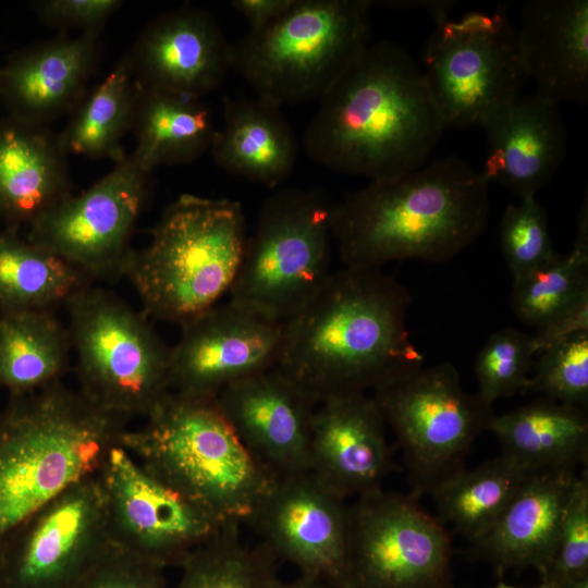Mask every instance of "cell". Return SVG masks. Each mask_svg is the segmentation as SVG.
Wrapping results in <instances>:
<instances>
[{
	"label": "cell",
	"mask_w": 588,
	"mask_h": 588,
	"mask_svg": "<svg viewBox=\"0 0 588 588\" xmlns=\"http://www.w3.org/2000/svg\"><path fill=\"white\" fill-rule=\"evenodd\" d=\"M407 289L380 269L344 267L283 321L275 369L318 403L365 393L422 366L406 317Z\"/></svg>",
	"instance_id": "obj_1"
},
{
	"label": "cell",
	"mask_w": 588,
	"mask_h": 588,
	"mask_svg": "<svg viewBox=\"0 0 588 588\" xmlns=\"http://www.w3.org/2000/svg\"><path fill=\"white\" fill-rule=\"evenodd\" d=\"M319 100L303 135L306 154L370 182L428 163L445 130L421 68L390 40L370 42Z\"/></svg>",
	"instance_id": "obj_2"
},
{
	"label": "cell",
	"mask_w": 588,
	"mask_h": 588,
	"mask_svg": "<svg viewBox=\"0 0 588 588\" xmlns=\"http://www.w3.org/2000/svg\"><path fill=\"white\" fill-rule=\"evenodd\" d=\"M488 184L480 171L455 156L371 181L332 205V236L341 261L380 269L391 261L454 258L488 224Z\"/></svg>",
	"instance_id": "obj_3"
},
{
	"label": "cell",
	"mask_w": 588,
	"mask_h": 588,
	"mask_svg": "<svg viewBox=\"0 0 588 588\" xmlns=\"http://www.w3.org/2000/svg\"><path fill=\"white\" fill-rule=\"evenodd\" d=\"M127 424L62 381L11 396L0 413V559L29 517L97 475Z\"/></svg>",
	"instance_id": "obj_4"
},
{
	"label": "cell",
	"mask_w": 588,
	"mask_h": 588,
	"mask_svg": "<svg viewBox=\"0 0 588 588\" xmlns=\"http://www.w3.org/2000/svg\"><path fill=\"white\" fill-rule=\"evenodd\" d=\"M120 444L222 524H246L277 480L242 444L216 397L170 391Z\"/></svg>",
	"instance_id": "obj_5"
},
{
	"label": "cell",
	"mask_w": 588,
	"mask_h": 588,
	"mask_svg": "<svg viewBox=\"0 0 588 588\" xmlns=\"http://www.w3.org/2000/svg\"><path fill=\"white\" fill-rule=\"evenodd\" d=\"M246 240L238 201L183 194L164 209L125 277L146 315L183 324L230 293Z\"/></svg>",
	"instance_id": "obj_6"
},
{
	"label": "cell",
	"mask_w": 588,
	"mask_h": 588,
	"mask_svg": "<svg viewBox=\"0 0 588 588\" xmlns=\"http://www.w3.org/2000/svg\"><path fill=\"white\" fill-rule=\"evenodd\" d=\"M371 8L370 0H295L232 44V69L280 108L320 99L369 46Z\"/></svg>",
	"instance_id": "obj_7"
},
{
	"label": "cell",
	"mask_w": 588,
	"mask_h": 588,
	"mask_svg": "<svg viewBox=\"0 0 588 588\" xmlns=\"http://www.w3.org/2000/svg\"><path fill=\"white\" fill-rule=\"evenodd\" d=\"M65 305L78 391L128 420L145 418L171 391L170 347L143 314L109 291L87 284Z\"/></svg>",
	"instance_id": "obj_8"
},
{
	"label": "cell",
	"mask_w": 588,
	"mask_h": 588,
	"mask_svg": "<svg viewBox=\"0 0 588 588\" xmlns=\"http://www.w3.org/2000/svg\"><path fill=\"white\" fill-rule=\"evenodd\" d=\"M331 211L316 191L271 195L246 240L231 301L282 322L299 311L331 273Z\"/></svg>",
	"instance_id": "obj_9"
},
{
	"label": "cell",
	"mask_w": 588,
	"mask_h": 588,
	"mask_svg": "<svg viewBox=\"0 0 588 588\" xmlns=\"http://www.w3.org/2000/svg\"><path fill=\"white\" fill-rule=\"evenodd\" d=\"M372 399L402 451L413 491L420 495L464 468L494 415L477 393L464 391L450 363L395 378L375 389Z\"/></svg>",
	"instance_id": "obj_10"
},
{
	"label": "cell",
	"mask_w": 588,
	"mask_h": 588,
	"mask_svg": "<svg viewBox=\"0 0 588 588\" xmlns=\"http://www.w3.org/2000/svg\"><path fill=\"white\" fill-rule=\"evenodd\" d=\"M422 64L444 128L482 127L523 94L527 81L516 27L501 11L437 22Z\"/></svg>",
	"instance_id": "obj_11"
},
{
	"label": "cell",
	"mask_w": 588,
	"mask_h": 588,
	"mask_svg": "<svg viewBox=\"0 0 588 588\" xmlns=\"http://www.w3.org/2000/svg\"><path fill=\"white\" fill-rule=\"evenodd\" d=\"M420 494L383 489L350 505L354 588H452V536Z\"/></svg>",
	"instance_id": "obj_12"
},
{
	"label": "cell",
	"mask_w": 588,
	"mask_h": 588,
	"mask_svg": "<svg viewBox=\"0 0 588 588\" xmlns=\"http://www.w3.org/2000/svg\"><path fill=\"white\" fill-rule=\"evenodd\" d=\"M151 172L131 155L79 194H70L28 225L27 240L54 253L89 279L125 277L131 237L147 204Z\"/></svg>",
	"instance_id": "obj_13"
},
{
	"label": "cell",
	"mask_w": 588,
	"mask_h": 588,
	"mask_svg": "<svg viewBox=\"0 0 588 588\" xmlns=\"http://www.w3.org/2000/svg\"><path fill=\"white\" fill-rule=\"evenodd\" d=\"M111 543L162 568L182 567L225 524L196 506L121 444L96 475Z\"/></svg>",
	"instance_id": "obj_14"
},
{
	"label": "cell",
	"mask_w": 588,
	"mask_h": 588,
	"mask_svg": "<svg viewBox=\"0 0 588 588\" xmlns=\"http://www.w3.org/2000/svg\"><path fill=\"white\" fill-rule=\"evenodd\" d=\"M111 544L96 476L29 517L0 559V588H74Z\"/></svg>",
	"instance_id": "obj_15"
},
{
	"label": "cell",
	"mask_w": 588,
	"mask_h": 588,
	"mask_svg": "<svg viewBox=\"0 0 588 588\" xmlns=\"http://www.w3.org/2000/svg\"><path fill=\"white\" fill-rule=\"evenodd\" d=\"M246 524L279 562L328 588H354L350 505L309 471L277 479Z\"/></svg>",
	"instance_id": "obj_16"
},
{
	"label": "cell",
	"mask_w": 588,
	"mask_h": 588,
	"mask_svg": "<svg viewBox=\"0 0 588 588\" xmlns=\"http://www.w3.org/2000/svg\"><path fill=\"white\" fill-rule=\"evenodd\" d=\"M170 347L173 392L216 397L226 385L275 367L283 344V322L229 301L181 324Z\"/></svg>",
	"instance_id": "obj_17"
},
{
	"label": "cell",
	"mask_w": 588,
	"mask_h": 588,
	"mask_svg": "<svg viewBox=\"0 0 588 588\" xmlns=\"http://www.w3.org/2000/svg\"><path fill=\"white\" fill-rule=\"evenodd\" d=\"M217 404L252 457L274 479L308 471L318 402L275 368L223 388Z\"/></svg>",
	"instance_id": "obj_18"
},
{
	"label": "cell",
	"mask_w": 588,
	"mask_h": 588,
	"mask_svg": "<svg viewBox=\"0 0 588 588\" xmlns=\"http://www.w3.org/2000/svg\"><path fill=\"white\" fill-rule=\"evenodd\" d=\"M125 54L138 86L200 99L232 69V44L212 14L194 7L152 20Z\"/></svg>",
	"instance_id": "obj_19"
},
{
	"label": "cell",
	"mask_w": 588,
	"mask_h": 588,
	"mask_svg": "<svg viewBox=\"0 0 588 588\" xmlns=\"http://www.w3.org/2000/svg\"><path fill=\"white\" fill-rule=\"evenodd\" d=\"M385 426L365 393L321 401L313 419L308 471L345 500L382 489L395 468Z\"/></svg>",
	"instance_id": "obj_20"
},
{
	"label": "cell",
	"mask_w": 588,
	"mask_h": 588,
	"mask_svg": "<svg viewBox=\"0 0 588 588\" xmlns=\"http://www.w3.org/2000/svg\"><path fill=\"white\" fill-rule=\"evenodd\" d=\"M99 45L100 33H60L14 51L0 65L8 115L47 125L70 114L88 89Z\"/></svg>",
	"instance_id": "obj_21"
},
{
	"label": "cell",
	"mask_w": 588,
	"mask_h": 588,
	"mask_svg": "<svg viewBox=\"0 0 588 588\" xmlns=\"http://www.w3.org/2000/svg\"><path fill=\"white\" fill-rule=\"evenodd\" d=\"M558 102L522 94L482 126L487 158L480 171L517 197L536 196L566 156V131Z\"/></svg>",
	"instance_id": "obj_22"
},
{
	"label": "cell",
	"mask_w": 588,
	"mask_h": 588,
	"mask_svg": "<svg viewBox=\"0 0 588 588\" xmlns=\"http://www.w3.org/2000/svg\"><path fill=\"white\" fill-rule=\"evenodd\" d=\"M576 469L527 474L491 529L470 542L467 556L488 563L502 578L509 569L535 568L540 576L555 553L561 519Z\"/></svg>",
	"instance_id": "obj_23"
},
{
	"label": "cell",
	"mask_w": 588,
	"mask_h": 588,
	"mask_svg": "<svg viewBox=\"0 0 588 588\" xmlns=\"http://www.w3.org/2000/svg\"><path fill=\"white\" fill-rule=\"evenodd\" d=\"M516 27L518 52L537 94L558 103L588 101V1L529 0Z\"/></svg>",
	"instance_id": "obj_24"
},
{
	"label": "cell",
	"mask_w": 588,
	"mask_h": 588,
	"mask_svg": "<svg viewBox=\"0 0 588 588\" xmlns=\"http://www.w3.org/2000/svg\"><path fill=\"white\" fill-rule=\"evenodd\" d=\"M70 194L58 135L47 125L0 119V217L8 228L28 226Z\"/></svg>",
	"instance_id": "obj_25"
},
{
	"label": "cell",
	"mask_w": 588,
	"mask_h": 588,
	"mask_svg": "<svg viewBox=\"0 0 588 588\" xmlns=\"http://www.w3.org/2000/svg\"><path fill=\"white\" fill-rule=\"evenodd\" d=\"M226 172L268 187L293 171L298 142L280 107L262 98H223V123L210 147Z\"/></svg>",
	"instance_id": "obj_26"
},
{
	"label": "cell",
	"mask_w": 588,
	"mask_h": 588,
	"mask_svg": "<svg viewBox=\"0 0 588 588\" xmlns=\"http://www.w3.org/2000/svg\"><path fill=\"white\" fill-rule=\"evenodd\" d=\"M488 431L501 455L528 471L576 469L588 461V419L584 409L541 396L501 415Z\"/></svg>",
	"instance_id": "obj_27"
},
{
	"label": "cell",
	"mask_w": 588,
	"mask_h": 588,
	"mask_svg": "<svg viewBox=\"0 0 588 588\" xmlns=\"http://www.w3.org/2000/svg\"><path fill=\"white\" fill-rule=\"evenodd\" d=\"M216 131L200 98L137 85L131 125L136 148L132 156L146 170L197 160L210 150Z\"/></svg>",
	"instance_id": "obj_28"
},
{
	"label": "cell",
	"mask_w": 588,
	"mask_h": 588,
	"mask_svg": "<svg viewBox=\"0 0 588 588\" xmlns=\"http://www.w3.org/2000/svg\"><path fill=\"white\" fill-rule=\"evenodd\" d=\"M70 347L68 329L50 310L0 313V389L16 396L61 382Z\"/></svg>",
	"instance_id": "obj_29"
},
{
	"label": "cell",
	"mask_w": 588,
	"mask_h": 588,
	"mask_svg": "<svg viewBox=\"0 0 588 588\" xmlns=\"http://www.w3.org/2000/svg\"><path fill=\"white\" fill-rule=\"evenodd\" d=\"M137 84L124 54L110 73L88 88L57 134L64 154L114 163L126 156L122 139L131 131Z\"/></svg>",
	"instance_id": "obj_30"
},
{
	"label": "cell",
	"mask_w": 588,
	"mask_h": 588,
	"mask_svg": "<svg viewBox=\"0 0 588 588\" xmlns=\"http://www.w3.org/2000/svg\"><path fill=\"white\" fill-rule=\"evenodd\" d=\"M89 278L54 253L8 228L0 231V313L51 310Z\"/></svg>",
	"instance_id": "obj_31"
},
{
	"label": "cell",
	"mask_w": 588,
	"mask_h": 588,
	"mask_svg": "<svg viewBox=\"0 0 588 588\" xmlns=\"http://www.w3.org/2000/svg\"><path fill=\"white\" fill-rule=\"evenodd\" d=\"M528 473L501 454L473 469L464 467L429 491L437 516L476 541L495 524Z\"/></svg>",
	"instance_id": "obj_32"
},
{
	"label": "cell",
	"mask_w": 588,
	"mask_h": 588,
	"mask_svg": "<svg viewBox=\"0 0 588 588\" xmlns=\"http://www.w3.org/2000/svg\"><path fill=\"white\" fill-rule=\"evenodd\" d=\"M241 526L228 523L197 547L175 588H272L280 578L279 561L260 541L246 543Z\"/></svg>",
	"instance_id": "obj_33"
},
{
	"label": "cell",
	"mask_w": 588,
	"mask_h": 588,
	"mask_svg": "<svg viewBox=\"0 0 588 588\" xmlns=\"http://www.w3.org/2000/svg\"><path fill=\"white\" fill-rule=\"evenodd\" d=\"M586 291H588L587 198L578 212L576 235L571 252L567 255L558 254L549 262L513 279V311L520 321L537 329Z\"/></svg>",
	"instance_id": "obj_34"
},
{
	"label": "cell",
	"mask_w": 588,
	"mask_h": 588,
	"mask_svg": "<svg viewBox=\"0 0 588 588\" xmlns=\"http://www.w3.org/2000/svg\"><path fill=\"white\" fill-rule=\"evenodd\" d=\"M536 354L532 335L513 328L493 332L475 360L479 397L492 406L499 399L527 391Z\"/></svg>",
	"instance_id": "obj_35"
},
{
	"label": "cell",
	"mask_w": 588,
	"mask_h": 588,
	"mask_svg": "<svg viewBox=\"0 0 588 588\" xmlns=\"http://www.w3.org/2000/svg\"><path fill=\"white\" fill-rule=\"evenodd\" d=\"M527 391L562 404H588V332L574 334L541 351Z\"/></svg>",
	"instance_id": "obj_36"
},
{
	"label": "cell",
	"mask_w": 588,
	"mask_h": 588,
	"mask_svg": "<svg viewBox=\"0 0 588 588\" xmlns=\"http://www.w3.org/2000/svg\"><path fill=\"white\" fill-rule=\"evenodd\" d=\"M500 246L513 279L552 260L558 253L550 236L546 208L536 196L510 204L500 222Z\"/></svg>",
	"instance_id": "obj_37"
},
{
	"label": "cell",
	"mask_w": 588,
	"mask_h": 588,
	"mask_svg": "<svg viewBox=\"0 0 588 588\" xmlns=\"http://www.w3.org/2000/svg\"><path fill=\"white\" fill-rule=\"evenodd\" d=\"M588 574V470L575 478L561 519L555 553L541 583L554 588Z\"/></svg>",
	"instance_id": "obj_38"
},
{
	"label": "cell",
	"mask_w": 588,
	"mask_h": 588,
	"mask_svg": "<svg viewBox=\"0 0 588 588\" xmlns=\"http://www.w3.org/2000/svg\"><path fill=\"white\" fill-rule=\"evenodd\" d=\"M74 588H167V580L164 568L111 543Z\"/></svg>",
	"instance_id": "obj_39"
},
{
	"label": "cell",
	"mask_w": 588,
	"mask_h": 588,
	"mask_svg": "<svg viewBox=\"0 0 588 588\" xmlns=\"http://www.w3.org/2000/svg\"><path fill=\"white\" fill-rule=\"evenodd\" d=\"M117 0H41L32 7L46 26L66 33H101L109 17L122 5Z\"/></svg>",
	"instance_id": "obj_40"
},
{
	"label": "cell",
	"mask_w": 588,
	"mask_h": 588,
	"mask_svg": "<svg viewBox=\"0 0 588 588\" xmlns=\"http://www.w3.org/2000/svg\"><path fill=\"white\" fill-rule=\"evenodd\" d=\"M588 332V291L536 329L532 335L537 354L574 334Z\"/></svg>",
	"instance_id": "obj_41"
},
{
	"label": "cell",
	"mask_w": 588,
	"mask_h": 588,
	"mask_svg": "<svg viewBox=\"0 0 588 588\" xmlns=\"http://www.w3.org/2000/svg\"><path fill=\"white\" fill-rule=\"evenodd\" d=\"M295 0H233L231 7L243 15L249 30L262 29L281 17Z\"/></svg>",
	"instance_id": "obj_42"
},
{
	"label": "cell",
	"mask_w": 588,
	"mask_h": 588,
	"mask_svg": "<svg viewBox=\"0 0 588 588\" xmlns=\"http://www.w3.org/2000/svg\"><path fill=\"white\" fill-rule=\"evenodd\" d=\"M455 1L448 0H388L372 1V7L380 5L396 10H418L430 14L434 23L448 19L450 12L456 7Z\"/></svg>",
	"instance_id": "obj_43"
},
{
	"label": "cell",
	"mask_w": 588,
	"mask_h": 588,
	"mask_svg": "<svg viewBox=\"0 0 588 588\" xmlns=\"http://www.w3.org/2000/svg\"><path fill=\"white\" fill-rule=\"evenodd\" d=\"M272 588H328L327 585L309 575L299 574L295 579L283 581L280 578L274 583Z\"/></svg>",
	"instance_id": "obj_44"
},
{
	"label": "cell",
	"mask_w": 588,
	"mask_h": 588,
	"mask_svg": "<svg viewBox=\"0 0 588 588\" xmlns=\"http://www.w3.org/2000/svg\"><path fill=\"white\" fill-rule=\"evenodd\" d=\"M556 588H588V574L569 579Z\"/></svg>",
	"instance_id": "obj_45"
},
{
	"label": "cell",
	"mask_w": 588,
	"mask_h": 588,
	"mask_svg": "<svg viewBox=\"0 0 588 588\" xmlns=\"http://www.w3.org/2000/svg\"><path fill=\"white\" fill-rule=\"evenodd\" d=\"M494 588H519V587L507 585L502 580V578H499V583L497 584ZM534 588H554V587L548 584L541 583L539 586L534 587Z\"/></svg>",
	"instance_id": "obj_46"
}]
</instances>
